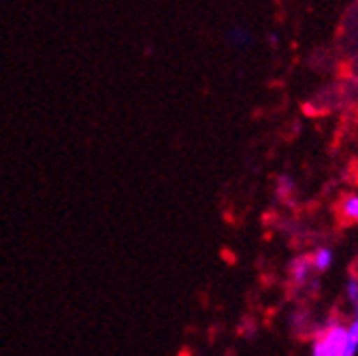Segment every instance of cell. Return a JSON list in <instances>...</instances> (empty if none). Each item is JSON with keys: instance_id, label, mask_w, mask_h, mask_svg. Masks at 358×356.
Segmentation results:
<instances>
[{"instance_id": "1", "label": "cell", "mask_w": 358, "mask_h": 356, "mask_svg": "<svg viewBox=\"0 0 358 356\" xmlns=\"http://www.w3.org/2000/svg\"><path fill=\"white\" fill-rule=\"evenodd\" d=\"M311 354L313 356H354L358 354V339L354 337L350 325L331 320L313 335Z\"/></svg>"}, {"instance_id": "2", "label": "cell", "mask_w": 358, "mask_h": 356, "mask_svg": "<svg viewBox=\"0 0 358 356\" xmlns=\"http://www.w3.org/2000/svg\"><path fill=\"white\" fill-rule=\"evenodd\" d=\"M313 271V264L309 256H299L290 264V280L294 286H305L309 282V276Z\"/></svg>"}, {"instance_id": "3", "label": "cell", "mask_w": 358, "mask_h": 356, "mask_svg": "<svg viewBox=\"0 0 358 356\" xmlns=\"http://www.w3.org/2000/svg\"><path fill=\"white\" fill-rule=\"evenodd\" d=\"M337 213L348 225H358V194L356 192L345 194L337 205Z\"/></svg>"}, {"instance_id": "4", "label": "cell", "mask_w": 358, "mask_h": 356, "mask_svg": "<svg viewBox=\"0 0 358 356\" xmlns=\"http://www.w3.org/2000/svg\"><path fill=\"white\" fill-rule=\"evenodd\" d=\"M309 258H311V264H313V271H316V273H324V271L331 269L333 262H335V252L331 248L322 245V248L313 250V254Z\"/></svg>"}, {"instance_id": "5", "label": "cell", "mask_w": 358, "mask_h": 356, "mask_svg": "<svg viewBox=\"0 0 358 356\" xmlns=\"http://www.w3.org/2000/svg\"><path fill=\"white\" fill-rule=\"evenodd\" d=\"M250 30L243 28V26H237L233 30H229V41L233 43L235 48H248L250 45Z\"/></svg>"}, {"instance_id": "6", "label": "cell", "mask_w": 358, "mask_h": 356, "mask_svg": "<svg viewBox=\"0 0 358 356\" xmlns=\"http://www.w3.org/2000/svg\"><path fill=\"white\" fill-rule=\"evenodd\" d=\"M278 194L282 197V199H288L292 192H294V182H292V177H288V175H282V177H278Z\"/></svg>"}, {"instance_id": "7", "label": "cell", "mask_w": 358, "mask_h": 356, "mask_svg": "<svg viewBox=\"0 0 358 356\" xmlns=\"http://www.w3.org/2000/svg\"><path fill=\"white\" fill-rule=\"evenodd\" d=\"M345 294L350 301H356L358 299V280L356 278H350L348 284H345Z\"/></svg>"}, {"instance_id": "8", "label": "cell", "mask_w": 358, "mask_h": 356, "mask_svg": "<svg viewBox=\"0 0 358 356\" xmlns=\"http://www.w3.org/2000/svg\"><path fill=\"white\" fill-rule=\"evenodd\" d=\"M352 305H354V318H352V322H350V329H352L354 337L358 339V299L352 301Z\"/></svg>"}, {"instance_id": "9", "label": "cell", "mask_w": 358, "mask_h": 356, "mask_svg": "<svg viewBox=\"0 0 358 356\" xmlns=\"http://www.w3.org/2000/svg\"><path fill=\"white\" fill-rule=\"evenodd\" d=\"M354 71H356V75H358V56H356V62H354Z\"/></svg>"}]
</instances>
